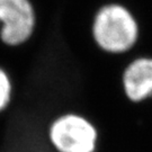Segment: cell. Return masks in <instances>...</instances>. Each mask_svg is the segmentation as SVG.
Returning <instances> with one entry per match:
<instances>
[{
	"instance_id": "cell-1",
	"label": "cell",
	"mask_w": 152,
	"mask_h": 152,
	"mask_svg": "<svg viewBox=\"0 0 152 152\" xmlns=\"http://www.w3.org/2000/svg\"><path fill=\"white\" fill-rule=\"evenodd\" d=\"M94 42L109 54H123L135 46L140 27L132 11L121 4L102 6L91 24Z\"/></svg>"
},
{
	"instance_id": "cell-2",
	"label": "cell",
	"mask_w": 152,
	"mask_h": 152,
	"mask_svg": "<svg viewBox=\"0 0 152 152\" xmlns=\"http://www.w3.org/2000/svg\"><path fill=\"white\" fill-rule=\"evenodd\" d=\"M99 139L97 125L75 112L56 116L46 130V140L54 152H97Z\"/></svg>"
},
{
	"instance_id": "cell-3",
	"label": "cell",
	"mask_w": 152,
	"mask_h": 152,
	"mask_svg": "<svg viewBox=\"0 0 152 152\" xmlns=\"http://www.w3.org/2000/svg\"><path fill=\"white\" fill-rule=\"evenodd\" d=\"M0 39L7 46L28 42L36 27V11L31 0H0Z\"/></svg>"
},
{
	"instance_id": "cell-4",
	"label": "cell",
	"mask_w": 152,
	"mask_h": 152,
	"mask_svg": "<svg viewBox=\"0 0 152 152\" xmlns=\"http://www.w3.org/2000/svg\"><path fill=\"white\" fill-rule=\"evenodd\" d=\"M122 88L133 104L152 97V58L141 56L131 61L122 73Z\"/></svg>"
},
{
	"instance_id": "cell-5",
	"label": "cell",
	"mask_w": 152,
	"mask_h": 152,
	"mask_svg": "<svg viewBox=\"0 0 152 152\" xmlns=\"http://www.w3.org/2000/svg\"><path fill=\"white\" fill-rule=\"evenodd\" d=\"M12 98V82L8 72L0 66V113L9 107Z\"/></svg>"
}]
</instances>
